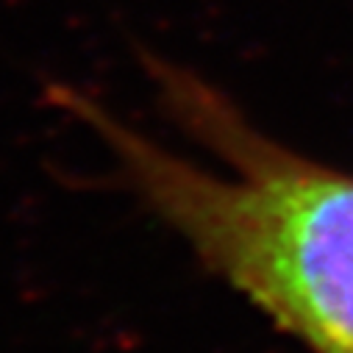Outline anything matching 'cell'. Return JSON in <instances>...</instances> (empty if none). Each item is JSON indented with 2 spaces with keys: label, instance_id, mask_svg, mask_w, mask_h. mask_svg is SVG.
Returning <instances> with one entry per match:
<instances>
[{
  "label": "cell",
  "instance_id": "1",
  "mask_svg": "<svg viewBox=\"0 0 353 353\" xmlns=\"http://www.w3.org/2000/svg\"><path fill=\"white\" fill-rule=\"evenodd\" d=\"M159 112L217 159L203 167L90 92L48 98L109 153L114 181L203 268L309 353H353V175L276 142L209 78L139 53Z\"/></svg>",
  "mask_w": 353,
  "mask_h": 353
}]
</instances>
